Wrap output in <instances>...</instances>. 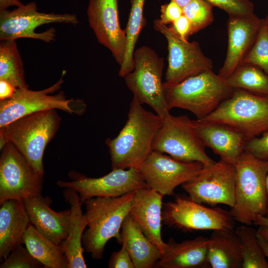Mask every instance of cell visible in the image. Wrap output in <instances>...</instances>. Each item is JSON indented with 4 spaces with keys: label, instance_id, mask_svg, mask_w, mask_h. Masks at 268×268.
Here are the masks:
<instances>
[{
    "label": "cell",
    "instance_id": "7a4b0ae2",
    "mask_svg": "<svg viewBox=\"0 0 268 268\" xmlns=\"http://www.w3.org/2000/svg\"><path fill=\"white\" fill-rule=\"evenodd\" d=\"M135 192L119 197H94L84 202L87 228L83 235L82 245L93 259L102 258L105 245L111 238L122 243L120 230L130 213Z\"/></svg>",
    "mask_w": 268,
    "mask_h": 268
},
{
    "label": "cell",
    "instance_id": "4fadbf2b",
    "mask_svg": "<svg viewBox=\"0 0 268 268\" xmlns=\"http://www.w3.org/2000/svg\"><path fill=\"white\" fill-rule=\"evenodd\" d=\"M182 187L192 200L198 203L212 206L223 204L232 207L235 202L234 165L220 160L203 166Z\"/></svg>",
    "mask_w": 268,
    "mask_h": 268
},
{
    "label": "cell",
    "instance_id": "2e32d148",
    "mask_svg": "<svg viewBox=\"0 0 268 268\" xmlns=\"http://www.w3.org/2000/svg\"><path fill=\"white\" fill-rule=\"evenodd\" d=\"M201 162H185L152 150L138 169L148 187L164 196L174 194L202 169Z\"/></svg>",
    "mask_w": 268,
    "mask_h": 268
},
{
    "label": "cell",
    "instance_id": "ffe728a7",
    "mask_svg": "<svg viewBox=\"0 0 268 268\" xmlns=\"http://www.w3.org/2000/svg\"><path fill=\"white\" fill-rule=\"evenodd\" d=\"M30 223L43 235L61 245L67 238L70 209L56 211L51 207L53 201L42 195L23 201Z\"/></svg>",
    "mask_w": 268,
    "mask_h": 268
},
{
    "label": "cell",
    "instance_id": "bcb514c9",
    "mask_svg": "<svg viewBox=\"0 0 268 268\" xmlns=\"http://www.w3.org/2000/svg\"><path fill=\"white\" fill-rule=\"evenodd\" d=\"M175 1L181 7H183L187 4L192 0H171Z\"/></svg>",
    "mask_w": 268,
    "mask_h": 268
},
{
    "label": "cell",
    "instance_id": "b9f144b4",
    "mask_svg": "<svg viewBox=\"0 0 268 268\" xmlns=\"http://www.w3.org/2000/svg\"><path fill=\"white\" fill-rule=\"evenodd\" d=\"M257 238L265 256L268 259V241L258 232Z\"/></svg>",
    "mask_w": 268,
    "mask_h": 268
},
{
    "label": "cell",
    "instance_id": "e0dca14e",
    "mask_svg": "<svg viewBox=\"0 0 268 268\" xmlns=\"http://www.w3.org/2000/svg\"><path fill=\"white\" fill-rule=\"evenodd\" d=\"M119 0H89L87 14L90 27L98 42L107 48L116 62H124L127 44L125 29L121 27Z\"/></svg>",
    "mask_w": 268,
    "mask_h": 268
},
{
    "label": "cell",
    "instance_id": "74e56055",
    "mask_svg": "<svg viewBox=\"0 0 268 268\" xmlns=\"http://www.w3.org/2000/svg\"><path fill=\"white\" fill-rule=\"evenodd\" d=\"M110 268H135L131 257L125 246L111 255L108 262Z\"/></svg>",
    "mask_w": 268,
    "mask_h": 268
},
{
    "label": "cell",
    "instance_id": "ac0fdd59",
    "mask_svg": "<svg viewBox=\"0 0 268 268\" xmlns=\"http://www.w3.org/2000/svg\"><path fill=\"white\" fill-rule=\"evenodd\" d=\"M263 20L254 13L245 16H229L228 48L218 74L220 77L227 78L242 64L255 41Z\"/></svg>",
    "mask_w": 268,
    "mask_h": 268
},
{
    "label": "cell",
    "instance_id": "f1b7e54d",
    "mask_svg": "<svg viewBox=\"0 0 268 268\" xmlns=\"http://www.w3.org/2000/svg\"><path fill=\"white\" fill-rule=\"evenodd\" d=\"M224 79L233 89L268 96V74L255 65L242 64Z\"/></svg>",
    "mask_w": 268,
    "mask_h": 268
},
{
    "label": "cell",
    "instance_id": "52a82bcc",
    "mask_svg": "<svg viewBox=\"0 0 268 268\" xmlns=\"http://www.w3.org/2000/svg\"><path fill=\"white\" fill-rule=\"evenodd\" d=\"M66 73L63 70L60 79L46 89H17L11 98L0 101V128L22 117L45 110L59 109L70 114H84L86 104L83 100L67 99L63 91L51 94L61 89Z\"/></svg>",
    "mask_w": 268,
    "mask_h": 268
},
{
    "label": "cell",
    "instance_id": "836d02e7",
    "mask_svg": "<svg viewBox=\"0 0 268 268\" xmlns=\"http://www.w3.org/2000/svg\"><path fill=\"white\" fill-rule=\"evenodd\" d=\"M0 268H40L43 265L34 258L27 248L20 244L14 248L1 262Z\"/></svg>",
    "mask_w": 268,
    "mask_h": 268
},
{
    "label": "cell",
    "instance_id": "8d00e7d4",
    "mask_svg": "<svg viewBox=\"0 0 268 268\" xmlns=\"http://www.w3.org/2000/svg\"><path fill=\"white\" fill-rule=\"evenodd\" d=\"M182 7L170 0L168 3L160 6V21L165 24H171L183 15Z\"/></svg>",
    "mask_w": 268,
    "mask_h": 268
},
{
    "label": "cell",
    "instance_id": "9c48e42d",
    "mask_svg": "<svg viewBox=\"0 0 268 268\" xmlns=\"http://www.w3.org/2000/svg\"><path fill=\"white\" fill-rule=\"evenodd\" d=\"M162 119L153 140V150L182 162L198 161L203 166L215 162L206 154L192 120L186 115L174 116L170 113Z\"/></svg>",
    "mask_w": 268,
    "mask_h": 268
},
{
    "label": "cell",
    "instance_id": "7dc6e473",
    "mask_svg": "<svg viewBox=\"0 0 268 268\" xmlns=\"http://www.w3.org/2000/svg\"><path fill=\"white\" fill-rule=\"evenodd\" d=\"M267 17L268 18V14L267 15Z\"/></svg>",
    "mask_w": 268,
    "mask_h": 268
},
{
    "label": "cell",
    "instance_id": "d6a6232c",
    "mask_svg": "<svg viewBox=\"0 0 268 268\" xmlns=\"http://www.w3.org/2000/svg\"><path fill=\"white\" fill-rule=\"evenodd\" d=\"M255 65L268 74V18L263 19L255 41L242 64Z\"/></svg>",
    "mask_w": 268,
    "mask_h": 268
},
{
    "label": "cell",
    "instance_id": "60d3db41",
    "mask_svg": "<svg viewBox=\"0 0 268 268\" xmlns=\"http://www.w3.org/2000/svg\"><path fill=\"white\" fill-rule=\"evenodd\" d=\"M19 0H0V11L7 9L10 6L17 7L23 5Z\"/></svg>",
    "mask_w": 268,
    "mask_h": 268
},
{
    "label": "cell",
    "instance_id": "7402d4cb",
    "mask_svg": "<svg viewBox=\"0 0 268 268\" xmlns=\"http://www.w3.org/2000/svg\"><path fill=\"white\" fill-rule=\"evenodd\" d=\"M0 205V260L2 262L14 248L23 244V236L30 222L23 201L9 200Z\"/></svg>",
    "mask_w": 268,
    "mask_h": 268
},
{
    "label": "cell",
    "instance_id": "277c9868",
    "mask_svg": "<svg viewBox=\"0 0 268 268\" xmlns=\"http://www.w3.org/2000/svg\"><path fill=\"white\" fill-rule=\"evenodd\" d=\"M163 85L169 110L178 108L189 111L197 120L213 111L231 95L234 89L212 70L204 71L176 84L164 82Z\"/></svg>",
    "mask_w": 268,
    "mask_h": 268
},
{
    "label": "cell",
    "instance_id": "ee69618b",
    "mask_svg": "<svg viewBox=\"0 0 268 268\" xmlns=\"http://www.w3.org/2000/svg\"><path fill=\"white\" fill-rule=\"evenodd\" d=\"M257 231L268 241V227L259 226Z\"/></svg>",
    "mask_w": 268,
    "mask_h": 268
},
{
    "label": "cell",
    "instance_id": "7bdbcfd3",
    "mask_svg": "<svg viewBox=\"0 0 268 268\" xmlns=\"http://www.w3.org/2000/svg\"><path fill=\"white\" fill-rule=\"evenodd\" d=\"M253 224L259 226L268 227V218L265 216H260L255 220Z\"/></svg>",
    "mask_w": 268,
    "mask_h": 268
},
{
    "label": "cell",
    "instance_id": "cb8c5ba5",
    "mask_svg": "<svg viewBox=\"0 0 268 268\" xmlns=\"http://www.w3.org/2000/svg\"><path fill=\"white\" fill-rule=\"evenodd\" d=\"M63 196L70 205V218L67 237L61 246L68 260V268H86L82 237L87 221L82 211V203L78 194L72 190L65 189Z\"/></svg>",
    "mask_w": 268,
    "mask_h": 268
},
{
    "label": "cell",
    "instance_id": "d6986e66",
    "mask_svg": "<svg viewBox=\"0 0 268 268\" xmlns=\"http://www.w3.org/2000/svg\"><path fill=\"white\" fill-rule=\"evenodd\" d=\"M163 197L149 188L138 189L134 192L129 213L161 254L167 247L161 236Z\"/></svg>",
    "mask_w": 268,
    "mask_h": 268
},
{
    "label": "cell",
    "instance_id": "6da1fadb",
    "mask_svg": "<svg viewBox=\"0 0 268 268\" xmlns=\"http://www.w3.org/2000/svg\"><path fill=\"white\" fill-rule=\"evenodd\" d=\"M142 105L134 96L125 125L116 137L106 141L112 169H138L153 150V140L162 119Z\"/></svg>",
    "mask_w": 268,
    "mask_h": 268
},
{
    "label": "cell",
    "instance_id": "5bb4252c",
    "mask_svg": "<svg viewBox=\"0 0 268 268\" xmlns=\"http://www.w3.org/2000/svg\"><path fill=\"white\" fill-rule=\"evenodd\" d=\"M153 26L167 42L168 66L165 82L178 83L204 71L212 70V61L204 55L198 42L183 40L159 19L153 21Z\"/></svg>",
    "mask_w": 268,
    "mask_h": 268
},
{
    "label": "cell",
    "instance_id": "5b68a950",
    "mask_svg": "<svg viewBox=\"0 0 268 268\" xmlns=\"http://www.w3.org/2000/svg\"><path fill=\"white\" fill-rule=\"evenodd\" d=\"M235 202L229 211L236 222L251 225L267 213L268 161L244 151L234 164Z\"/></svg>",
    "mask_w": 268,
    "mask_h": 268
},
{
    "label": "cell",
    "instance_id": "e575fe53",
    "mask_svg": "<svg viewBox=\"0 0 268 268\" xmlns=\"http://www.w3.org/2000/svg\"><path fill=\"white\" fill-rule=\"evenodd\" d=\"M232 16H245L254 13V5L250 0H205Z\"/></svg>",
    "mask_w": 268,
    "mask_h": 268
},
{
    "label": "cell",
    "instance_id": "ba28073f",
    "mask_svg": "<svg viewBox=\"0 0 268 268\" xmlns=\"http://www.w3.org/2000/svg\"><path fill=\"white\" fill-rule=\"evenodd\" d=\"M134 68L124 77L128 88L139 102L150 106L161 118L170 113L162 81L164 59L147 46L133 54Z\"/></svg>",
    "mask_w": 268,
    "mask_h": 268
},
{
    "label": "cell",
    "instance_id": "d4e9b609",
    "mask_svg": "<svg viewBox=\"0 0 268 268\" xmlns=\"http://www.w3.org/2000/svg\"><path fill=\"white\" fill-rule=\"evenodd\" d=\"M121 229L122 244L130 254L135 268H151L155 266L161 253L146 236L130 214L124 219Z\"/></svg>",
    "mask_w": 268,
    "mask_h": 268
},
{
    "label": "cell",
    "instance_id": "7c38bea8",
    "mask_svg": "<svg viewBox=\"0 0 268 268\" xmlns=\"http://www.w3.org/2000/svg\"><path fill=\"white\" fill-rule=\"evenodd\" d=\"M0 205L12 199L24 201L42 195L43 177L11 142L0 149Z\"/></svg>",
    "mask_w": 268,
    "mask_h": 268
},
{
    "label": "cell",
    "instance_id": "4316f807",
    "mask_svg": "<svg viewBox=\"0 0 268 268\" xmlns=\"http://www.w3.org/2000/svg\"><path fill=\"white\" fill-rule=\"evenodd\" d=\"M23 244L44 268H68V260L61 245L43 235L31 223L23 235Z\"/></svg>",
    "mask_w": 268,
    "mask_h": 268
},
{
    "label": "cell",
    "instance_id": "83f0119b",
    "mask_svg": "<svg viewBox=\"0 0 268 268\" xmlns=\"http://www.w3.org/2000/svg\"><path fill=\"white\" fill-rule=\"evenodd\" d=\"M0 80L10 83L16 89L28 88L23 61L15 39L0 42Z\"/></svg>",
    "mask_w": 268,
    "mask_h": 268
},
{
    "label": "cell",
    "instance_id": "44dd1931",
    "mask_svg": "<svg viewBox=\"0 0 268 268\" xmlns=\"http://www.w3.org/2000/svg\"><path fill=\"white\" fill-rule=\"evenodd\" d=\"M192 121L205 146L218 155L220 160L234 165L244 152L247 141L244 135L221 124L197 119Z\"/></svg>",
    "mask_w": 268,
    "mask_h": 268
},
{
    "label": "cell",
    "instance_id": "8fae6325",
    "mask_svg": "<svg viewBox=\"0 0 268 268\" xmlns=\"http://www.w3.org/2000/svg\"><path fill=\"white\" fill-rule=\"evenodd\" d=\"M54 23L77 24L79 21L74 14L39 12L34 1L12 10L0 11V40L30 38L50 43L56 38L55 28L51 27L40 33L35 30L42 25Z\"/></svg>",
    "mask_w": 268,
    "mask_h": 268
},
{
    "label": "cell",
    "instance_id": "9a60e30c",
    "mask_svg": "<svg viewBox=\"0 0 268 268\" xmlns=\"http://www.w3.org/2000/svg\"><path fill=\"white\" fill-rule=\"evenodd\" d=\"M57 184L60 187L77 192L82 203L94 197H119L148 188L138 169L135 168L112 169L99 178L75 174L72 181H59Z\"/></svg>",
    "mask_w": 268,
    "mask_h": 268
},
{
    "label": "cell",
    "instance_id": "1f68e13d",
    "mask_svg": "<svg viewBox=\"0 0 268 268\" xmlns=\"http://www.w3.org/2000/svg\"><path fill=\"white\" fill-rule=\"evenodd\" d=\"M213 6L205 0H192L182 7L183 14L189 19L194 34L213 21Z\"/></svg>",
    "mask_w": 268,
    "mask_h": 268
},
{
    "label": "cell",
    "instance_id": "f6af8a7d",
    "mask_svg": "<svg viewBox=\"0 0 268 268\" xmlns=\"http://www.w3.org/2000/svg\"><path fill=\"white\" fill-rule=\"evenodd\" d=\"M268 170L266 180V191H267V213L266 216L268 218Z\"/></svg>",
    "mask_w": 268,
    "mask_h": 268
},
{
    "label": "cell",
    "instance_id": "30bf717a",
    "mask_svg": "<svg viewBox=\"0 0 268 268\" xmlns=\"http://www.w3.org/2000/svg\"><path fill=\"white\" fill-rule=\"evenodd\" d=\"M235 222L229 211L205 206L189 197L176 195L174 201L163 203L162 222L182 231L234 230Z\"/></svg>",
    "mask_w": 268,
    "mask_h": 268
},
{
    "label": "cell",
    "instance_id": "ab89813d",
    "mask_svg": "<svg viewBox=\"0 0 268 268\" xmlns=\"http://www.w3.org/2000/svg\"><path fill=\"white\" fill-rule=\"evenodd\" d=\"M16 88L8 82L0 80V101L10 99L16 91Z\"/></svg>",
    "mask_w": 268,
    "mask_h": 268
},
{
    "label": "cell",
    "instance_id": "603a6c76",
    "mask_svg": "<svg viewBox=\"0 0 268 268\" xmlns=\"http://www.w3.org/2000/svg\"><path fill=\"white\" fill-rule=\"evenodd\" d=\"M209 238L199 236L176 243L170 240L155 266L160 268H206Z\"/></svg>",
    "mask_w": 268,
    "mask_h": 268
},
{
    "label": "cell",
    "instance_id": "8992f818",
    "mask_svg": "<svg viewBox=\"0 0 268 268\" xmlns=\"http://www.w3.org/2000/svg\"><path fill=\"white\" fill-rule=\"evenodd\" d=\"M199 120L227 126L249 140L268 131V96L234 89L213 111Z\"/></svg>",
    "mask_w": 268,
    "mask_h": 268
},
{
    "label": "cell",
    "instance_id": "d590c367",
    "mask_svg": "<svg viewBox=\"0 0 268 268\" xmlns=\"http://www.w3.org/2000/svg\"><path fill=\"white\" fill-rule=\"evenodd\" d=\"M244 151L255 157L264 160L268 159V131L264 133L261 136L255 137L246 141Z\"/></svg>",
    "mask_w": 268,
    "mask_h": 268
},
{
    "label": "cell",
    "instance_id": "484cf974",
    "mask_svg": "<svg viewBox=\"0 0 268 268\" xmlns=\"http://www.w3.org/2000/svg\"><path fill=\"white\" fill-rule=\"evenodd\" d=\"M207 263L211 268H242L241 244L235 230H213L209 238Z\"/></svg>",
    "mask_w": 268,
    "mask_h": 268
},
{
    "label": "cell",
    "instance_id": "f35d334b",
    "mask_svg": "<svg viewBox=\"0 0 268 268\" xmlns=\"http://www.w3.org/2000/svg\"><path fill=\"white\" fill-rule=\"evenodd\" d=\"M169 27L183 40L188 41L189 37L192 35L191 23L183 14Z\"/></svg>",
    "mask_w": 268,
    "mask_h": 268
},
{
    "label": "cell",
    "instance_id": "f546056e",
    "mask_svg": "<svg viewBox=\"0 0 268 268\" xmlns=\"http://www.w3.org/2000/svg\"><path fill=\"white\" fill-rule=\"evenodd\" d=\"M145 1V0H132L131 1V7L125 29L127 37L126 51L118 73L121 77L124 78L134 68L133 54L140 33L146 23L143 17Z\"/></svg>",
    "mask_w": 268,
    "mask_h": 268
},
{
    "label": "cell",
    "instance_id": "4dcf8cb0",
    "mask_svg": "<svg viewBox=\"0 0 268 268\" xmlns=\"http://www.w3.org/2000/svg\"><path fill=\"white\" fill-rule=\"evenodd\" d=\"M240 244L242 268H268V263L260 246L257 232L250 225L243 224L235 230Z\"/></svg>",
    "mask_w": 268,
    "mask_h": 268
},
{
    "label": "cell",
    "instance_id": "3957f363",
    "mask_svg": "<svg viewBox=\"0 0 268 268\" xmlns=\"http://www.w3.org/2000/svg\"><path fill=\"white\" fill-rule=\"evenodd\" d=\"M61 118L56 110L33 113L0 128V149L12 143L41 176L44 174L43 158L48 143L58 131Z\"/></svg>",
    "mask_w": 268,
    "mask_h": 268
}]
</instances>
